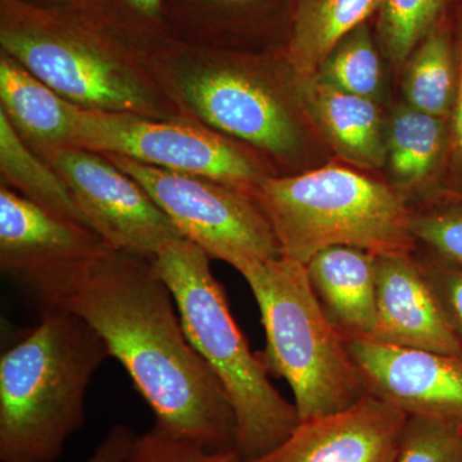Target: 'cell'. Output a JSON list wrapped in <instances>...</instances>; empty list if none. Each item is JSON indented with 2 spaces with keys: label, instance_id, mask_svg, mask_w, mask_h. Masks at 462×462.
Returning a JSON list of instances; mask_svg holds the SVG:
<instances>
[{
  "label": "cell",
  "instance_id": "cell-1",
  "mask_svg": "<svg viewBox=\"0 0 462 462\" xmlns=\"http://www.w3.org/2000/svg\"><path fill=\"white\" fill-rule=\"evenodd\" d=\"M20 282L44 309L80 316L99 334L151 407L157 430L214 451H236L226 393L190 345L152 258L108 248Z\"/></svg>",
  "mask_w": 462,
  "mask_h": 462
},
{
  "label": "cell",
  "instance_id": "cell-2",
  "mask_svg": "<svg viewBox=\"0 0 462 462\" xmlns=\"http://www.w3.org/2000/svg\"><path fill=\"white\" fill-rule=\"evenodd\" d=\"M0 51L78 107L184 120L158 83L149 54L80 8L0 0Z\"/></svg>",
  "mask_w": 462,
  "mask_h": 462
},
{
  "label": "cell",
  "instance_id": "cell-3",
  "mask_svg": "<svg viewBox=\"0 0 462 462\" xmlns=\"http://www.w3.org/2000/svg\"><path fill=\"white\" fill-rule=\"evenodd\" d=\"M149 60L184 120L251 149L272 175L273 165H288L302 149L284 45L254 54L171 39Z\"/></svg>",
  "mask_w": 462,
  "mask_h": 462
},
{
  "label": "cell",
  "instance_id": "cell-4",
  "mask_svg": "<svg viewBox=\"0 0 462 462\" xmlns=\"http://www.w3.org/2000/svg\"><path fill=\"white\" fill-rule=\"evenodd\" d=\"M111 357L80 316L44 309L0 358V461L51 462L83 427L94 374Z\"/></svg>",
  "mask_w": 462,
  "mask_h": 462
},
{
  "label": "cell",
  "instance_id": "cell-5",
  "mask_svg": "<svg viewBox=\"0 0 462 462\" xmlns=\"http://www.w3.org/2000/svg\"><path fill=\"white\" fill-rule=\"evenodd\" d=\"M152 261L171 291L190 345L226 393L236 416L240 460L272 451L293 433L300 416L294 403L270 382L260 356L249 348L209 266L211 258L179 238L163 245Z\"/></svg>",
  "mask_w": 462,
  "mask_h": 462
},
{
  "label": "cell",
  "instance_id": "cell-6",
  "mask_svg": "<svg viewBox=\"0 0 462 462\" xmlns=\"http://www.w3.org/2000/svg\"><path fill=\"white\" fill-rule=\"evenodd\" d=\"M248 194L272 225L282 257L307 264L338 245L375 256L418 249L410 203L391 185L346 167L266 175Z\"/></svg>",
  "mask_w": 462,
  "mask_h": 462
},
{
  "label": "cell",
  "instance_id": "cell-7",
  "mask_svg": "<svg viewBox=\"0 0 462 462\" xmlns=\"http://www.w3.org/2000/svg\"><path fill=\"white\" fill-rule=\"evenodd\" d=\"M240 273L266 334L257 354L269 374L288 383L300 422L343 411L369 394L346 340L322 311L305 263L281 256Z\"/></svg>",
  "mask_w": 462,
  "mask_h": 462
},
{
  "label": "cell",
  "instance_id": "cell-8",
  "mask_svg": "<svg viewBox=\"0 0 462 462\" xmlns=\"http://www.w3.org/2000/svg\"><path fill=\"white\" fill-rule=\"evenodd\" d=\"M141 184L182 238L236 272L282 256L266 216L247 191L224 182L167 171L117 154H103Z\"/></svg>",
  "mask_w": 462,
  "mask_h": 462
},
{
  "label": "cell",
  "instance_id": "cell-9",
  "mask_svg": "<svg viewBox=\"0 0 462 462\" xmlns=\"http://www.w3.org/2000/svg\"><path fill=\"white\" fill-rule=\"evenodd\" d=\"M75 147L117 154L248 191L272 175L251 149L188 120H157L78 107Z\"/></svg>",
  "mask_w": 462,
  "mask_h": 462
},
{
  "label": "cell",
  "instance_id": "cell-10",
  "mask_svg": "<svg viewBox=\"0 0 462 462\" xmlns=\"http://www.w3.org/2000/svg\"><path fill=\"white\" fill-rule=\"evenodd\" d=\"M45 161L66 182L90 229L112 249L153 258L182 238L144 188L103 154L72 147Z\"/></svg>",
  "mask_w": 462,
  "mask_h": 462
},
{
  "label": "cell",
  "instance_id": "cell-11",
  "mask_svg": "<svg viewBox=\"0 0 462 462\" xmlns=\"http://www.w3.org/2000/svg\"><path fill=\"white\" fill-rule=\"evenodd\" d=\"M346 345L369 394L407 416L462 425V357L374 339Z\"/></svg>",
  "mask_w": 462,
  "mask_h": 462
},
{
  "label": "cell",
  "instance_id": "cell-12",
  "mask_svg": "<svg viewBox=\"0 0 462 462\" xmlns=\"http://www.w3.org/2000/svg\"><path fill=\"white\" fill-rule=\"evenodd\" d=\"M406 413L367 394L343 411L302 421L278 447L242 462H394Z\"/></svg>",
  "mask_w": 462,
  "mask_h": 462
},
{
  "label": "cell",
  "instance_id": "cell-13",
  "mask_svg": "<svg viewBox=\"0 0 462 462\" xmlns=\"http://www.w3.org/2000/svg\"><path fill=\"white\" fill-rule=\"evenodd\" d=\"M370 339L462 357L415 254L376 256V327Z\"/></svg>",
  "mask_w": 462,
  "mask_h": 462
},
{
  "label": "cell",
  "instance_id": "cell-14",
  "mask_svg": "<svg viewBox=\"0 0 462 462\" xmlns=\"http://www.w3.org/2000/svg\"><path fill=\"white\" fill-rule=\"evenodd\" d=\"M109 245L85 225L66 221L0 184V269L32 273L97 256Z\"/></svg>",
  "mask_w": 462,
  "mask_h": 462
},
{
  "label": "cell",
  "instance_id": "cell-15",
  "mask_svg": "<svg viewBox=\"0 0 462 462\" xmlns=\"http://www.w3.org/2000/svg\"><path fill=\"white\" fill-rule=\"evenodd\" d=\"M296 0H169L172 39L202 47L236 50L276 35L285 44Z\"/></svg>",
  "mask_w": 462,
  "mask_h": 462
},
{
  "label": "cell",
  "instance_id": "cell-16",
  "mask_svg": "<svg viewBox=\"0 0 462 462\" xmlns=\"http://www.w3.org/2000/svg\"><path fill=\"white\" fill-rule=\"evenodd\" d=\"M322 311L342 338L370 339L376 327V256L356 247H330L306 264Z\"/></svg>",
  "mask_w": 462,
  "mask_h": 462
},
{
  "label": "cell",
  "instance_id": "cell-17",
  "mask_svg": "<svg viewBox=\"0 0 462 462\" xmlns=\"http://www.w3.org/2000/svg\"><path fill=\"white\" fill-rule=\"evenodd\" d=\"M296 94L307 115L343 160L364 170L385 165L387 127L376 100L336 89L318 76L296 80Z\"/></svg>",
  "mask_w": 462,
  "mask_h": 462
},
{
  "label": "cell",
  "instance_id": "cell-18",
  "mask_svg": "<svg viewBox=\"0 0 462 462\" xmlns=\"http://www.w3.org/2000/svg\"><path fill=\"white\" fill-rule=\"evenodd\" d=\"M385 141L391 187L407 202L418 205L446 189L448 121L401 106L389 120Z\"/></svg>",
  "mask_w": 462,
  "mask_h": 462
},
{
  "label": "cell",
  "instance_id": "cell-19",
  "mask_svg": "<svg viewBox=\"0 0 462 462\" xmlns=\"http://www.w3.org/2000/svg\"><path fill=\"white\" fill-rule=\"evenodd\" d=\"M0 111L20 138L45 160L75 147L78 106L60 97L25 66L0 51Z\"/></svg>",
  "mask_w": 462,
  "mask_h": 462
},
{
  "label": "cell",
  "instance_id": "cell-20",
  "mask_svg": "<svg viewBox=\"0 0 462 462\" xmlns=\"http://www.w3.org/2000/svg\"><path fill=\"white\" fill-rule=\"evenodd\" d=\"M383 0H296L284 44L296 80L315 78L331 51L378 14Z\"/></svg>",
  "mask_w": 462,
  "mask_h": 462
},
{
  "label": "cell",
  "instance_id": "cell-21",
  "mask_svg": "<svg viewBox=\"0 0 462 462\" xmlns=\"http://www.w3.org/2000/svg\"><path fill=\"white\" fill-rule=\"evenodd\" d=\"M0 184L57 217L90 227L60 173L27 147L2 111Z\"/></svg>",
  "mask_w": 462,
  "mask_h": 462
},
{
  "label": "cell",
  "instance_id": "cell-22",
  "mask_svg": "<svg viewBox=\"0 0 462 462\" xmlns=\"http://www.w3.org/2000/svg\"><path fill=\"white\" fill-rule=\"evenodd\" d=\"M403 67L407 105L448 121L457 85L454 14L422 39Z\"/></svg>",
  "mask_w": 462,
  "mask_h": 462
},
{
  "label": "cell",
  "instance_id": "cell-23",
  "mask_svg": "<svg viewBox=\"0 0 462 462\" xmlns=\"http://www.w3.org/2000/svg\"><path fill=\"white\" fill-rule=\"evenodd\" d=\"M454 2L383 0L374 23V32L383 56L392 65L404 66L422 39L442 21L454 14Z\"/></svg>",
  "mask_w": 462,
  "mask_h": 462
},
{
  "label": "cell",
  "instance_id": "cell-24",
  "mask_svg": "<svg viewBox=\"0 0 462 462\" xmlns=\"http://www.w3.org/2000/svg\"><path fill=\"white\" fill-rule=\"evenodd\" d=\"M169 0H81L78 8L144 53L171 41Z\"/></svg>",
  "mask_w": 462,
  "mask_h": 462
},
{
  "label": "cell",
  "instance_id": "cell-25",
  "mask_svg": "<svg viewBox=\"0 0 462 462\" xmlns=\"http://www.w3.org/2000/svg\"><path fill=\"white\" fill-rule=\"evenodd\" d=\"M379 51L369 21L338 42L316 76L336 89L376 100L382 90Z\"/></svg>",
  "mask_w": 462,
  "mask_h": 462
},
{
  "label": "cell",
  "instance_id": "cell-26",
  "mask_svg": "<svg viewBox=\"0 0 462 462\" xmlns=\"http://www.w3.org/2000/svg\"><path fill=\"white\" fill-rule=\"evenodd\" d=\"M418 247L462 266V193L443 189L412 206Z\"/></svg>",
  "mask_w": 462,
  "mask_h": 462
},
{
  "label": "cell",
  "instance_id": "cell-27",
  "mask_svg": "<svg viewBox=\"0 0 462 462\" xmlns=\"http://www.w3.org/2000/svg\"><path fill=\"white\" fill-rule=\"evenodd\" d=\"M394 462H462L460 425L407 416Z\"/></svg>",
  "mask_w": 462,
  "mask_h": 462
},
{
  "label": "cell",
  "instance_id": "cell-28",
  "mask_svg": "<svg viewBox=\"0 0 462 462\" xmlns=\"http://www.w3.org/2000/svg\"><path fill=\"white\" fill-rule=\"evenodd\" d=\"M125 462H242L236 449L214 451L193 440L163 433L156 427L136 437Z\"/></svg>",
  "mask_w": 462,
  "mask_h": 462
},
{
  "label": "cell",
  "instance_id": "cell-29",
  "mask_svg": "<svg viewBox=\"0 0 462 462\" xmlns=\"http://www.w3.org/2000/svg\"><path fill=\"white\" fill-rule=\"evenodd\" d=\"M415 257L462 351V266L422 248L416 249Z\"/></svg>",
  "mask_w": 462,
  "mask_h": 462
},
{
  "label": "cell",
  "instance_id": "cell-30",
  "mask_svg": "<svg viewBox=\"0 0 462 462\" xmlns=\"http://www.w3.org/2000/svg\"><path fill=\"white\" fill-rule=\"evenodd\" d=\"M454 39L457 60V85L454 106L448 117V171L446 189L462 193V3L457 2L454 11Z\"/></svg>",
  "mask_w": 462,
  "mask_h": 462
},
{
  "label": "cell",
  "instance_id": "cell-31",
  "mask_svg": "<svg viewBox=\"0 0 462 462\" xmlns=\"http://www.w3.org/2000/svg\"><path fill=\"white\" fill-rule=\"evenodd\" d=\"M132 428L125 424H116L99 443L96 451L84 462H125L136 439Z\"/></svg>",
  "mask_w": 462,
  "mask_h": 462
},
{
  "label": "cell",
  "instance_id": "cell-32",
  "mask_svg": "<svg viewBox=\"0 0 462 462\" xmlns=\"http://www.w3.org/2000/svg\"><path fill=\"white\" fill-rule=\"evenodd\" d=\"M27 2L45 5V7H78L81 0H27Z\"/></svg>",
  "mask_w": 462,
  "mask_h": 462
},
{
  "label": "cell",
  "instance_id": "cell-33",
  "mask_svg": "<svg viewBox=\"0 0 462 462\" xmlns=\"http://www.w3.org/2000/svg\"><path fill=\"white\" fill-rule=\"evenodd\" d=\"M460 430H461V431H462V425H460Z\"/></svg>",
  "mask_w": 462,
  "mask_h": 462
},
{
  "label": "cell",
  "instance_id": "cell-34",
  "mask_svg": "<svg viewBox=\"0 0 462 462\" xmlns=\"http://www.w3.org/2000/svg\"><path fill=\"white\" fill-rule=\"evenodd\" d=\"M458 2L462 3V0H458Z\"/></svg>",
  "mask_w": 462,
  "mask_h": 462
}]
</instances>
